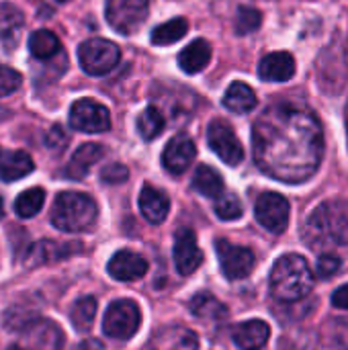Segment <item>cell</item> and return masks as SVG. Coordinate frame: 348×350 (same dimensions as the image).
<instances>
[{
  "instance_id": "23",
  "label": "cell",
  "mask_w": 348,
  "mask_h": 350,
  "mask_svg": "<svg viewBox=\"0 0 348 350\" xmlns=\"http://www.w3.org/2000/svg\"><path fill=\"white\" fill-rule=\"evenodd\" d=\"M35 168L33 158L27 152H8L0 158V180L4 183H14L27 174H31Z\"/></svg>"
},
{
  "instance_id": "17",
  "label": "cell",
  "mask_w": 348,
  "mask_h": 350,
  "mask_svg": "<svg viewBox=\"0 0 348 350\" xmlns=\"http://www.w3.org/2000/svg\"><path fill=\"white\" fill-rule=\"evenodd\" d=\"M150 350H199V338L185 326H170L154 336Z\"/></svg>"
},
{
  "instance_id": "2",
  "label": "cell",
  "mask_w": 348,
  "mask_h": 350,
  "mask_svg": "<svg viewBox=\"0 0 348 350\" xmlns=\"http://www.w3.org/2000/svg\"><path fill=\"white\" fill-rule=\"evenodd\" d=\"M314 273L310 262L299 254L281 256L271 271V293L277 301L293 304L312 293Z\"/></svg>"
},
{
  "instance_id": "39",
  "label": "cell",
  "mask_w": 348,
  "mask_h": 350,
  "mask_svg": "<svg viewBox=\"0 0 348 350\" xmlns=\"http://www.w3.org/2000/svg\"><path fill=\"white\" fill-rule=\"evenodd\" d=\"M76 350H107V349H105V345H103L101 340H96V338H88V340L80 342Z\"/></svg>"
},
{
  "instance_id": "12",
  "label": "cell",
  "mask_w": 348,
  "mask_h": 350,
  "mask_svg": "<svg viewBox=\"0 0 348 350\" xmlns=\"http://www.w3.org/2000/svg\"><path fill=\"white\" fill-rule=\"evenodd\" d=\"M203 262V254L197 246L195 232L189 228H180L174 236V265L180 275H193Z\"/></svg>"
},
{
  "instance_id": "19",
  "label": "cell",
  "mask_w": 348,
  "mask_h": 350,
  "mask_svg": "<svg viewBox=\"0 0 348 350\" xmlns=\"http://www.w3.org/2000/svg\"><path fill=\"white\" fill-rule=\"evenodd\" d=\"M103 154H105L103 146H98V144H82L72 154V158H70V162L66 166V176L72 178V180H82L90 172V168L103 158Z\"/></svg>"
},
{
  "instance_id": "13",
  "label": "cell",
  "mask_w": 348,
  "mask_h": 350,
  "mask_svg": "<svg viewBox=\"0 0 348 350\" xmlns=\"http://www.w3.org/2000/svg\"><path fill=\"white\" fill-rule=\"evenodd\" d=\"M195 156H197V148L193 139L187 135H174L162 152V166L170 174H183L193 164Z\"/></svg>"
},
{
  "instance_id": "11",
  "label": "cell",
  "mask_w": 348,
  "mask_h": 350,
  "mask_svg": "<svg viewBox=\"0 0 348 350\" xmlns=\"http://www.w3.org/2000/svg\"><path fill=\"white\" fill-rule=\"evenodd\" d=\"M289 213H291L289 201L283 195L273 193V191L263 193L254 205V215L258 224L271 234H283L287 230Z\"/></svg>"
},
{
  "instance_id": "10",
  "label": "cell",
  "mask_w": 348,
  "mask_h": 350,
  "mask_svg": "<svg viewBox=\"0 0 348 350\" xmlns=\"http://www.w3.org/2000/svg\"><path fill=\"white\" fill-rule=\"evenodd\" d=\"M70 127L82 133H105L111 127L109 109L92 98H80L70 109Z\"/></svg>"
},
{
  "instance_id": "37",
  "label": "cell",
  "mask_w": 348,
  "mask_h": 350,
  "mask_svg": "<svg viewBox=\"0 0 348 350\" xmlns=\"http://www.w3.org/2000/svg\"><path fill=\"white\" fill-rule=\"evenodd\" d=\"M66 144H68L66 131L62 129V125H53V127L47 131V135H45V146H47L49 150H62Z\"/></svg>"
},
{
  "instance_id": "31",
  "label": "cell",
  "mask_w": 348,
  "mask_h": 350,
  "mask_svg": "<svg viewBox=\"0 0 348 350\" xmlns=\"http://www.w3.org/2000/svg\"><path fill=\"white\" fill-rule=\"evenodd\" d=\"M94 316H96V299L94 297H82V299H78L74 304L72 312H70L72 326L78 332H88L92 328Z\"/></svg>"
},
{
  "instance_id": "15",
  "label": "cell",
  "mask_w": 348,
  "mask_h": 350,
  "mask_svg": "<svg viewBox=\"0 0 348 350\" xmlns=\"http://www.w3.org/2000/svg\"><path fill=\"white\" fill-rule=\"evenodd\" d=\"M258 76L265 82H287L295 76V57L289 51H275L260 59Z\"/></svg>"
},
{
  "instance_id": "28",
  "label": "cell",
  "mask_w": 348,
  "mask_h": 350,
  "mask_svg": "<svg viewBox=\"0 0 348 350\" xmlns=\"http://www.w3.org/2000/svg\"><path fill=\"white\" fill-rule=\"evenodd\" d=\"M164 117L162 113L156 109V107H148L139 113L137 121H135V127H137V133L144 142H152L156 139L162 131H164Z\"/></svg>"
},
{
  "instance_id": "4",
  "label": "cell",
  "mask_w": 348,
  "mask_h": 350,
  "mask_svg": "<svg viewBox=\"0 0 348 350\" xmlns=\"http://www.w3.org/2000/svg\"><path fill=\"white\" fill-rule=\"evenodd\" d=\"M139 326H142V312L139 306L131 299H117L105 312L103 332L109 338L129 340L131 336L137 334Z\"/></svg>"
},
{
  "instance_id": "41",
  "label": "cell",
  "mask_w": 348,
  "mask_h": 350,
  "mask_svg": "<svg viewBox=\"0 0 348 350\" xmlns=\"http://www.w3.org/2000/svg\"><path fill=\"white\" fill-rule=\"evenodd\" d=\"M57 2H68V0H57Z\"/></svg>"
},
{
  "instance_id": "30",
  "label": "cell",
  "mask_w": 348,
  "mask_h": 350,
  "mask_svg": "<svg viewBox=\"0 0 348 350\" xmlns=\"http://www.w3.org/2000/svg\"><path fill=\"white\" fill-rule=\"evenodd\" d=\"M43 203H45V191L39 189V187H33V189H29V191H25V193H21L16 197L14 211H16L18 217L29 219V217H35L41 211Z\"/></svg>"
},
{
  "instance_id": "33",
  "label": "cell",
  "mask_w": 348,
  "mask_h": 350,
  "mask_svg": "<svg viewBox=\"0 0 348 350\" xmlns=\"http://www.w3.org/2000/svg\"><path fill=\"white\" fill-rule=\"evenodd\" d=\"M263 23V14L258 8H252V6H242L236 14V33L238 35H248L252 31H256Z\"/></svg>"
},
{
  "instance_id": "21",
  "label": "cell",
  "mask_w": 348,
  "mask_h": 350,
  "mask_svg": "<svg viewBox=\"0 0 348 350\" xmlns=\"http://www.w3.org/2000/svg\"><path fill=\"white\" fill-rule=\"evenodd\" d=\"M211 59V45L205 39H195L178 53V66L187 74H199Z\"/></svg>"
},
{
  "instance_id": "24",
  "label": "cell",
  "mask_w": 348,
  "mask_h": 350,
  "mask_svg": "<svg viewBox=\"0 0 348 350\" xmlns=\"http://www.w3.org/2000/svg\"><path fill=\"white\" fill-rule=\"evenodd\" d=\"M224 107L236 115H246L256 107V94L254 90L244 82H232V86L224 94Z\"/></svg>"
},
{
  "instance_id": "6",
  "label": "cell",
  "mask_w": 348,
  "mask_h": 350,
  "mask_svg": "<svg viewBox=\"0 0 348 350\" xmlns=\"http://www.w3.org/2000/svg\"><path fill=\"white\" fill-rule=\"evenodd\" d=\"M64 334L51 320H31L6 350H62Z\"/></svg>"
},
{
  "instance_id": "9",
  "label": "cell",
  "mask_w": 348,
  "mask_h": 350,
  "mask_svg": "<svg viewBox=\"0 0 348 350\" xmlns=\"http://www.w3.org/2000/svg\"><path fill=\"white\" fill-rule=\"evenodd\" d=\"M215 252H217L219 267H222L226 279H230V281L246 279L254 269V262H256L254 252L246 246H238V244H232V242L219 238L215 242Z\"/></svg>"
},
{
  "instance_id": "18",
  "label": "cell",
  "mask_w": 348,
  "mask_h": 350,
  "mask_svg": "<svg viewBox=\"0 0 348 350\" xmlns=\"http://www.w3.org/2000/svg\"><path fill=\"white\" fill-rule=\"evenodd\" d=\"M139 211L146 217V221L158 226V224H162L168 217L170 199L162 191H158L156 187L146 185L142 189V193H139Z\"/></svg>"
},
{
  "instance_id": "34",
  "label": "cell",
  "mask_w": 348,
  "mask_h": 350,
  "mask_svg": "<svg viewBox=\"0 0 348 350\" xmlns=\"http://www.w3.org/2000/svg\"><path fill=\"white\" fill-rule=\"evenodd\" d=\"M23 78L16 70L8 68V66H0V96H8L14 90H18Z\"/></svg>"
},
{
  "instance_id": "38",
  "label": "cell",
  "mask_w": 348,
  "mask_h": 350,
  "mask_svg": "<svg viewBox=\"0 0 348 350\" xmlns=\"http://www.w3.org/2000/svg\"><path fill=\"white\" fill-rule=\"evenodd\" d=\"M332 306L334 308H340V310H348V283L338 287L334 293H332Z\"/></svg>"
},
{
  "instance_id": "20",
  "label": "cell",
  "mask_w": 348,
  "mask_h": 350,
  "mask_svg": "<svg viewBox=\"0 0 348 350\" xmlns=\"http://www.w3.org/2000/svg\"><path fill=\"white\" fill-rule=\"evenodd\" d=\"M25 18L23 12L8 2H0V43L6 49H12L18 43Z\"/></svg>"
},
{
  "instance_id": "29",
  "label": "cell",
  "mask_w": 348,
  "mask_h": 350,
  "mask_svg": "<svg viewBox=\"0 0 348 350\" xmlns=\"http://www.w3.org/2000/svg\"><path fill=\"white\" fill-rule=\"evenodd\" d=\"M29 49L37 59H49L59 51V39L47 31V29H39L35 33H31L29 37Z\"/></svg>"
},
{
  "instance_id": "7",
  "label": "cell",
  "mask_w": 348,
  "mask_h": 350,
  "mask_svg": "<svg viewBox=\"0 0 348 350\" xmlns=\"http://www.w3.org/2000/svg\"><path fill=\"white\" fill-rule=\"evenodd\" d=\"M150 10V0H107L105 16L107 23L121 35L135 33Z\"/></svg>"
},
{
  "instance_id": "8",
  "label": "cell",
  "mask_w": 348,
  "mask_h": 350,
  "mask_svg": "<svg viewBox=\"0 0 348 350\" xmlns=\"http://www.w3.org/2000/svg\"><path fill=\"white\" fill-rule=\"evenodd\" d=\"M207 144L228 166H238L244 160V148L232 125H228L224 119H213L207 125Z\"/></svg>"
},
{
  "instance_id": "3",
  "label": "cell",
  "mask_w": 348,
  "mask_h": 350,
  "mask_svg": "<svg viewBox=\"0 0 348 350\" xmlns=\"http://www.w3.org/2000/svg\"><path fill=\"white\" fill-rule=\"evenodd\" d=\"M96 213V203L88 195L66 191L55 197V203L51 207V224L59 232L80 234L94 226Z\"/></svg>"
},
{
  "instance_id": "22",
  "label": "cell",
  "mask_w": 348,
  "mask_h": 350,
  "mask_svg": "<svg viewBox=\"0 0 348 350\" xmlns=\"http://www.w3.org/2000/svg\"><path fill=\"white\" fill-rule=\"evenodd\" d=\"M76 250L74 244H57V242H37L29 252H27V265L29 267H39V265H47V262H55L59 258L70 256Z\"/></svg>"
},
{
  "instance_id": "36",
  "label": "cell",
  "mask_w": 348,
  "mask_h": 350,
  "mask_svg": "<svg viewBox=\"0 0 348 350\" xmlns=\"http://www.w3.org/2000/svg\"><path fill=\"white\" fill-rule=\"evenodd\" d=\"M127 176H129V170L119 162L109 164V166H105L101 170V180L107 183V185H121V183L127 180Z\"/></svg>"
},
{
  "instance_id": "27",
  "label": "cell",
  "mask_w": 348,
  "mask_h": 350,
  "mask_svg": "<svg viewBox=\"0 0 348 350\" xmlns=\"http://www.w3.org/2000/svg\"><path fill=\"white\" fill-rule=\"evenodd\" d=\"M189 31V21L185 16H176L170 18L168 23L158 25L152 31V43L154 45H172L176 41H180Z\"/></svg>"
},
{
  "instance_id": "16",
  "label": "cell",
  "mask_w": 348,
  "mask_h": 350,
  "mask_svg": "<svg viewBox=\"0 0 348 350\" xmlns=\"http://www.w3.org/2000/svg\"><path fill=\"white\" fill-rule=\"evenodd\" d=\"M271 336V328L263 320H248L232 328V338L242 350H260Z\"/></svg>"
},
{
  "instance_id": "14",
  "label": "cell",
  "mask_w": 348,
  "mask_h": 350,
  "mask_svg": "<svg viewBox=\"0 0 348 350\" xmlns=\"http://www.w3.org/2000/svg\"><path fill=\"white\" fill-rule=\"evenodd\" d=\"M107 271H109V275H111L115 281L129 283V281L142 279V277L148 273V260H146L144 256H139L137 252L119 250V252H115L113 258L109 260Z\"/></svg>"
},
{
  "instance_id": "32",
  "label": "cell",
  "mask_w": 348,
  "mask_h": 350,
  "mask_svg": "<svg viewBox=\"0 0 348 350\" xmlns=\"http://www.w3.org/2000/svg\"><path fill=\"white\" fill-rule=\"evenodd\" d=\"M242 213H244L242 203H240V199L234 193H228V195L217 197V201H215V215L219 219L234 221V219H240Z\"/></svg>"
},
{
  "instance_id": "5",
  "label": "cell",
  "mask_w": 348,
  "mask_h": 350,
  "mask_svg": "<svg viewBox=\"0 0 348 350\" xmlns=\"http://www.w3.org/2000/svg\"><path fill=\"white\" fill-rule=\"evenodd\" d=\"M121 59L119 47L109 39H86L78 47V62L82 70L90 76H105L109 74Z\"/></svg>"
},
{
  "instance_id": "26",
  "label": "cell",
  "mask_w": 348,
  "mask_h": 350,
  "mask_svg": "<svg viewBox=\"0 0 348 350\" xmlns=\"http://www.w3.org/2000/svg\"><path fill=\"white\" fill-rule=\"evenodd\" d=\"M191 314L203 322H219L226 318V308L211 293H197L191 299Z\"/></svg>"
},
{
  "instance_id": "35",
  "label": "cell",
  "mask_w": 348,
  "mask_h": 350,
  "mask_svg": "<svg viewBox=\"0 0 348 350\" xmlns=\"http://www.w3.org/2000/svg\"><path fill=\"white\" fill-rule=\"evenodd\" d=\"M340 271V258L332 252H324L320 254L318 258V265H316V273L320 279H330L334 277L336 273Z\"/></svg>"
},
{
  "instance_id": "40",
  "label": "cell",
  "mask_w": 348,
  "mask_h": 350,
  "mask_svg": "<svg viewBox=\"0 0 348 350\" xmlns=\"http://www.w3.org/2000/svg\"><path fill=\"white\" fill-rule=\"evenodd\" d=\"M4 215V201H2V197H0V217Z\"/></svg>"
},
{
  "instance_id": "1",
  "label": "cell",
  "mask_w": 348,
  "mask_h": 350,
  "mask_svg": "<svg viewBox=\"0 0 348 350\" xmlns=\"http://www.w3.org/2000/svg\"><path fill=\"white\" fill-rule=\"evenodd\" d=\"M306 244L314 250H328L348 244V203L328 201L320 205L304 226Z\"/></svg>"
},
{
  "instance_id": "25",
  "label": "cell",
  "mask_w": 348,
  "mask_h": 350,
  "mask_svg": "<svg viewBox=\"0 0 348 350\" xmlns=\"http://www.w3.org/2000/svg\"><path fill=\"white\" fill-rule=\"evenodd\" d=\"M193 189L197 193H201L203 197L207 199H217L222 197L224 193V178L217 170H213L211 166L207 164H201L197 170H195V176H193Z\"/></svg>"
}]
</instances>
